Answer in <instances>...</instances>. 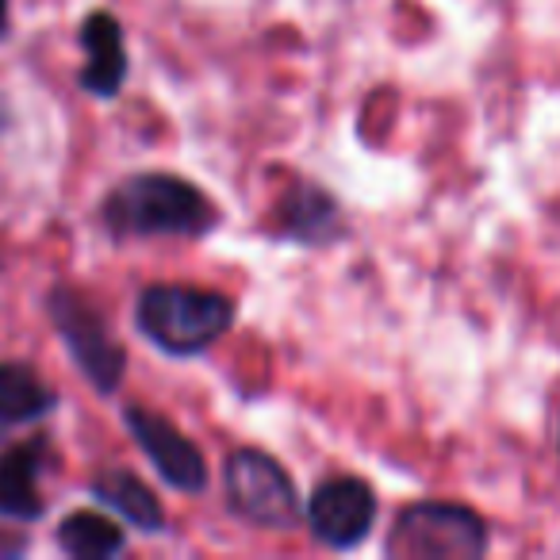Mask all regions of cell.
Segmentation results:
<instances>
[{"mask_svg": "<svg viewBox=\"0 0 560 560\" xmlns=\"http://www.w3.org/2000/svg\"><path fill=\"white\" fill-rule=\"evenodd\" d=\"M81 43H85L89 66L81 73V85L96 96H116L119 85L127 78V50H124V32L108 12H96L81 27Z\"/></svg>", "mask_w": 560, "mask_h": 560, "instance_id": "cell-8", "label": "cell"}, {"mask_svg": "<svg viewBox=\"0 0 560 560\" xmlns=\"http://www.w3.org/2000/svg\"><path fill=\"white\" fill-rule=\"evenodd\" d=\"M127 427H131L139 450L154 460V468L173 483L177 491H203L208 483V465H203V453L173 427L170 419L147 411V407H131L127 411Z\"/></svg>", "mask_w": 560, "mask_h": 560, "instance_id": "cell-7", "label": "cell"}, {"mask_svg": "<svg viewBox=\"0 0 560 560\" xmlns=\"http://www.w3.org/2000/svg\"><path fill=\"white\" fill-rule=\"evenodd\" d=\"M104 219L116 234H200L211 226V203L188 180L142 173L108 196Z\"/></svg>", "mask_w": 560, "mask_h": 560, "instance_id": "cell-1", "label": "cell"}, {"mask_svg": "<svg viewBox=\"0 0 560 560\" xmlns=\"http://www.w3.org/2000/svg\"><path fill=\"white\" fill-rule=\"evenodd\" d=\"M93 491L101 503H108L112 511H119L131 526L147 529V534H158V529L165 526V511H162V503H158V495L139 476L127 472V468H108V472H101Z\"/></svg>", "mask_w": 560, "mask_h": 560, "instance_id": "cell-10", "label": "cell"}, {"mask_svg": "<svg viewBox=\"0 0 560 560\" xmlns=\"http://www.w3.org/2000/svg\"><path fill=\"white\" fill-rule=\"evenodd\" d=\"M39 472H43V442L16 445L0 457V514L9 518H39L43 495H39Z\"/></svg>", "mask_w": 560, "mask_h": 560, "instance_id": "cell-9", "label": "cell"}, {"mask_svg": "<svg viewBox=\"0 0 560 560\" xmlns=\"http://www.w3.org/2000/svg\"><path fill=\"white\" fill-rule=\"evenodd\" d=\"M55 407V392L24 365H0V422L39 419Z\"/></svg>", "mask_w": 560, "mask_h": 560, "instance_id": "cell-12", "label": "cell"}, {"mask_svg": "<svg viewBox=\"0 0 560 560\" xmlns=\"http://www.w3.org/2000/svg\"><path fill=\"white\" fill-rule=\"evenodd\" d=\"M488 549V526L457 503H415L399 511L388 537L396 560H476Z\"/></svg>", "mask_w": 560, "mask_h": 560, "instance_id": "cell-3", "label": "cell"}, {"mask_svg": "<svg viewBox=\"0 0 560 560\" xmlns=\"http://www.w3.org/2000/svg\"><path fill=\"white\" fill-rule=\"evenodd\" d=\"M338 223V208L335 200L319 192V188H296L280 211V231H289L292 238L304 242H327L335 234Z\"/></svg>", "mask_w": 560, "mask_h": 560, "instance_id": "cell-13", "label": "cell"}, {"mask_svg": "<svg viewBox=\"0 0 560 560\" xmlns=\"http://www.w3.org/2000/svg\"><path fill=\"white\" fill-rule=\"evenodd\" d=\"M226 499L234 514L261 529H289L300 518L296 483L261 450H238L226 457Z\"/></svg>", "mask_w": 560, "mask_h": 560, "instance_id": "cell-4", "label": "cell"}, {"mask_svg": "<svg viewBox=\"0 0 560 560\" xmlns=\"http://www.w3.org/2000/svg\"><path fill=\"white\" fill-rule=\"evenodd\" d=\"M58 541L78 560H104V557L124 552V529L112 518H104V514L81 511V514H70V518L58 526Z\"/></svg>", "mask_w": 560, "mask_h": 560, "instance_id": "cell-11", "label": "cell"}, {"mask_svg": "<svg viewBox=\"0 0 560 560\" xmlns=\"http://www.w3.org/2000/svg\"><path fill=\"white\" fill-rule=\"evenodd\" d=\"M373 522L376 495L358 476H335V480L319 483L315 495L307 499V526L319 541L335 545V549H350V545L365 541Z\"/></svg>", "mask_w": 560, "mask_h": 560, "instance_id": "cell-6", "label": "cell"}, {"mask_svg": "<svg viewBox=\"0 0 560 560\" xmlns=\"http://www.w3.org/2000/svg\"><path fill=\"white\" fill-rule=\"evenodd\" d=\"M50 315H55L58 335L66 338V346H70L73 361H78V369L85 373V381H93L101 392H116L119 381H124L127 358H124V350L112 342L101 315L70 289H58L55 296H50Z\"/></svg>", "mask_w": 560, "mask_h": 560, "instance_id": "cell-5", "label": "cell"}, {"mask_svg": "<svg viewBox=\"0 0 560 560\" xmlns=\"http://www.w3.org/2000/svg\"><path fill=\"white\" fill-rule=\"evenodd\" d=\"M234 307L226 296L188 284H154L139 296V330L173 358L203 353L226 335Z\"/></svg>", "mask_w": 560, "mask_h": 560, "instance_id": "cell-2", "label": "cell"}, {"mask_svg": "<svg viewBox=\"0 0 560 560\" xmlns=\"http://www.w3.org/2000/svg\"><path fill=\"white\" fill-rule=\"evenodd\" d=\"M9 27V0H0V32Z\"/></svg>", "mask_w": 560, "mask_h": 560, "instance_id": "cell-14", "label": "cell"}]
</instances>
